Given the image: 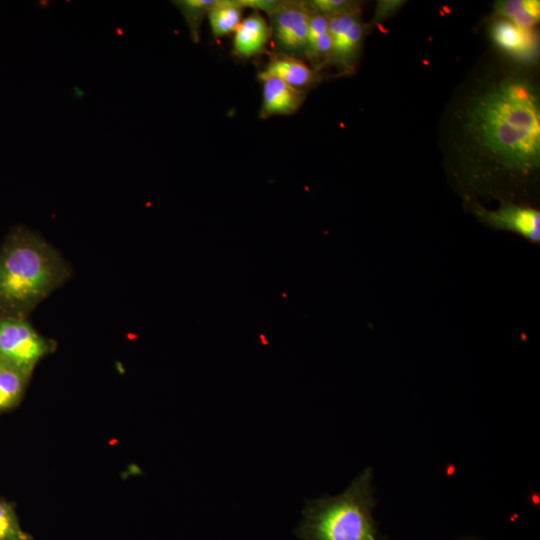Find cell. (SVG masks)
<instances>
[{"mask_svg": "<svg viewBox=\"0 0 540 540\" xmlns=\"http://www.w3.org/2000/svg\"><path fill=\"white\" fill-rule=\"evenodd\" d=\"M494 14L522 29H534L540 18L538 0H503L495 3Z\"/></svg>", "mask_w": 540, "mask_h": 540, "instance_id": "15", "label": "cell"}, {"mask_svg": "<svg viewBox=\"0 0 540 540\" xmlns=\"http://www.w3.org/2000/svg\"><path fill=\"white\" fill-rule=\"evenodd\" d=\"M473 212L490 227L517 233L533 243L540 242V212L535 208L502 201L496 210L475 204Z\"/></svg>", "mask_w": 540, "mask_h": 540, "instance_id": "7", "label": "cell"}, {"mask_svg": "<svg viewBox=\"0 0 540 540\" xmlns=\"http://www.w3.org/2000/svg\"><path fill=\"white\" fill-rule=\"evenodd\" d=\"M259 74L277 78L305 93L319 81L320 76L306 61L277 52L270 54Z\"/></svg>", "mask_w": 540, "mask_h": 540, "instance_id": "10", "label": "cell"}, {"mask_svg": "<svg viewBox=\"0 0 540 540\" xmlns=\"http://www.w3.org/2000/svg\"><path fill=\"white\" fill-rule=\"evenodd\" d=\"M450 153L472 180L525 181L540 168V97L520 69L486 75L453 115Z\"/></svg>", "mask_w": 540, "mask_h": 540, "instance_id": "1", "label": "cell"}, {"mask_svg": "<svg viewBox=\"0 0 540 540\" xmlns=\"http://www.w3.org/2000/svg\"><path fill=\"white\" fill-rule=\"evenodd\" d=\"M491 37L498 48L518 60L534 59L538 52L534 29H522L503 18L493 22Z\"/></svg>", "mask_w": 540, "mask_h": 540, "instance_id": "9", "label": "cell"}, {"mask_svg": "<svg viewBox=\"0 0 540 540\" xmlns=\"http://www.w3.org/2000/svg\"><path fill=\"white\" fill-rule=\"evenodd\" d=\"M372 479L368 467L338 496L307 500L296 536L302 540H384L372 516L376 505Z\"/></svg>", "mask_w": 540, "mask_h": 540, "instance_id": "3", "label": "cell"}, {"mask_svg": "<svg viewBox=\"0 0 540 540\" xmlns=\"http://www.w3.org/2000/svg\"><path fill=\"white\" fill-rule=\"evenodd\" d=\"M309 17L306 1L294 0H284L282 6L268 16L277 53L305 61Z\"/></svg>", "mask_w": 540, "mask_h": 540, "instance_id": "5", "label": "cell"}, {"mask_svg": "<svg viewBox=\"0 0 540 540\" xmlns=\"http://www.w3.org/2000/svg\"><path fill=\"white\" fill-rule=\"evenodd\" d=\"M30 377V374L0 361V412L20 403Z\"/></svg>", "mask_w": 540, "mask_h": 540, "instance_id": "14", "label": "cell"}, {"mask_svg": "<svg viewBox=\"0 0 540 540\" xmlns=\"http://www.w3.org/2000/svg\"><path fill=\"white\" fill-rule=\"evenodd\" d=\"M328 31L332 41L330 63L341 73H350L355 68L366 32L360 11L328 18Z\"/></svg>", "mask_w": 540, "mask_h": 540, "instance_id": "6", "label": "cell"}, {"mask_svg": "<svg viewBox=\"0 0 540 540\" xmlns=\"http://www.w3.org/2000/svg\"><path fill=\"white\" fill-rule=\"evenodd\" d=\"M309 11L326 18L360 11L359 3L350 0H311L306 1Z\"/></svg>", "mask_w": 540, "mask_h": 540, "instance_id": "18", "label": "cell"}, {"mask_svg": "<svg viewBox=\"0 0 540 540\" xmlns=\"http://www.w3.org/2000/svg\"><path fill=\"white\" fill-rule=\"evenodd\" d=\"M56 343L28 321L0 315V361L32 375L38 362L51 354Z\"/></svg>", "mask_w": 540, "mask_h": 540, "instance_id": "4", "label": "cell"}, {"mask_svg": "<svg viewBox=\"0 0 540 540\" xmlns=\"http://www.w3.org/2000/svg\"><path fill=\"white\" fill-rule=\"evenodd\" d=\"M233 34V54L242 59L263 53L271 39L269 24L257 11L243 18Z\"/></svg>", "mask_w": 540, "mask_h": 540, "instance_id": "11", "label": "cell"}, {"mask_svg": "<svg viewBox=\"0 0 540 540\" xmlns=\"http://www.w3.org/2000/svg\"><path fill=\"white\" fill-rule=\"evenodd\" d=\"M215 0H178L174 5L179 9L188 26L192 40H200V29L204 18Z\"/></svg>", "mask_w": 540, "mask_h": 540, "instance_id": "16", "label": "cell"}, {"mask_svg": "<svg viewBox=\"0 0 540 540\" xmlns=\"http://www.w3.org/2000/svg\"><path fill=\"white\" fill-rule=\"evenodd\" d=\"M239 2L244 8L264 12L269 16L282 6L284 0H239Z\"/></svg>", "mask_w": 540, "mask_h": 540, "instance_id": "19", "label": "cell"}, {"mask_svg": "<svg viewBox=\"0 0 540 540\" xmlns=\"http://www.w3.org/2000/svg\"><path fill=\"white\" fill-rule=\"evenodd\" d=\"M244 9L239 0H215L207 14L213 36L222 38L234 33Z\"/></svg>", "mask_w": 540, "mask_h": 540, "instance_id": "13", "label": "cell"}, {"mask_svg": "<svg viewBox=\"0 0 540 540\" xmlns=\"http://www.w3.org/2000/svg\"><path fill=\"white\" fill-rule=\"evenodd\" d=\"M310 12L305 60L315 71L330 63L332 41L328 31V18Z\"/></svg>", "mask_w": 540, "mask_h": 540, "instance_id": "12", "label": "cell"}, {"mask_svg": "<svg viewBox=\"0 0 540 540\" xmlns=\"http://www.w3.org/2000/svg\"><path fill=\"white\" fill-rule=\"evenodd\" d=\"M258 78L262 84L260 118L288 116L300 109L305 100V92L271 76L258 74Z\"/></svg>", "mask_w": 540, "mask_h": 540, "instance_id": "8", "label": "cell"}, {"mask_svg": "<svg viewBox=\"0 0 540 540\" xmlns=\"http://www.w3.org/2000/svg\"><path fill=\"white\" fill-rule=\"evenodd\" d=\"M70 275L68 262L43 237L13 229L0 249V315L28 318Z\"/></svg>", "mask_w": 540, "mask_h": 540, "instance_id": "2", "label": "cell"}, {"mask_svg": "<svg viewBox=\"0 0 540 540\" xmlns=\"http://www.w3.org/2000/svg\"><path fill=\"white\" fill-rule=\"evenodd\" d=\"M403 2L401 1H379L374 20H382L391 16Z\"/></svg>", "mask_w": 540, "mask_h": 540, "instance_id": "20", "label": "cell"}, {"mask_svg": "<svg viewBox=\"0 0 540 540\" xmlns=\"http://www.w3.org/2000/svg\"><path fill=\"white\" fill-rule=\"evenodd\" d=\"M0 540H32L19 523L13 505L0 499Z\"/></svg>", "mask_w": 540, "mask_h": 540, "instance_id": "17", "label": "cell"}]
</instances>
